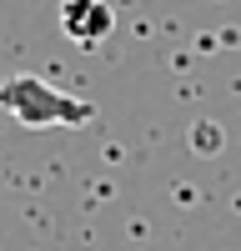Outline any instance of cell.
I'll return each instance as SVG.
<instances>
[{
  "label": "cell",
  "mask_w": 241,
  "mask_h": 251,
  "mask_svg": "<svg viewBox=\"0 0 241 251\" xmlns=\"http://www.w3.org/2000/svg\"><path fill=\"white\" fill-rule=\"evenodd\" d=\"M0 111L15 116L20 126H30V131H46V126H91L96 121L91 100L50 86L46 75H10V80H0Z\"/></svg>",
  "instance_id": "obj_1"
},
{
  "label": "cell",
  "mask_w": 241,
  "mask_h": 251,
  "mask_svg": "<svg viewBox=\"0 0 241 251\" xmlns=\"http://www.w3.org/2000/svg\"><path fill=\"white\" fill-rule=\"evenodd\" d=\"M116 25V10L106 0H60V35L75 46H100Z\"/></svg>",
  "instance_id": "obj_2"
}]
</instances>
